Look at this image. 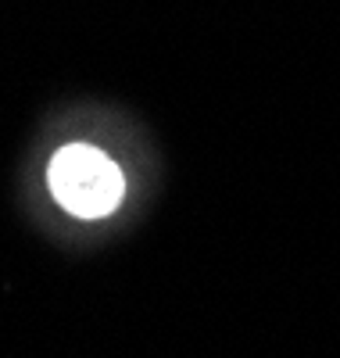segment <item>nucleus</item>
<instances>
[{
  "instance_id": "nucleus-1",
  "label": "nucleus",
  "mask_w": 340,
  "mask_h": 358,
  "mask_svg": "<svg viewBox=\"0 0 340 358\" xmlns=\"http://www.w3.org/2000/svg\"><path fill=\"white\" fill-rule=\"evenodd\" d=\"M47 194L76 222H111L126 208L129 172L94 140H69L47 158Z\"/></svg>"
}]
</instances>
